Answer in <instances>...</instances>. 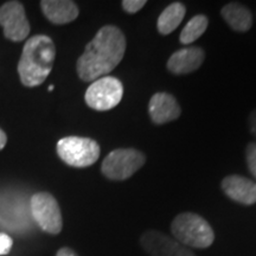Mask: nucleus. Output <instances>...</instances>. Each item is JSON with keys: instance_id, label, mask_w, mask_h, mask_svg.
I'll return each mask as SVG.
<instances>
[{"instance_id": "nucleus-7", "label": "nucleus", "mask_w": 256, "mask_h": 256, "mask_svg": "<svg viewBox=\"0 0 256 256\" xmlns=\"http://www.w3.org/2000/svg\"><path fill=\"white\" fill-rule=\"evenodd\" d=\"M31 214L38 226L48 234L57 235L63 226L62 214L58 203L52 194L48 192H38L30 202Z\"/></svg>"}, {"instance_id": "nucleus-1", "label": "nucleus", "mask_w": 256, "mask_h": 256, "mask_svg": "<svg viewBox=\"0 0 256 256\" xmlns=\"http://www.w3.org/2000/svg\"><path fill=\"white\" fill-rule=\"evenodd\" d=\"M126 37L119 28L106 25L86 46L78 60V74L82 81H96L116 68L126 52Z\"/></svg>"}, {"instance_id": "nucleus-19", "label": "nucleus", "mask_w": 256, "mask_h": 256, "mask_svg": "<svg viewBox=\"0 0 256 256\" xmlns=\"http://www.w3.org/2000/svg\"><path fill=\"white\" fill-rule=\"evenodd\" d=\"M14 241L8 234L0 232V255H8L11 250Z\"/></svg>"}, {"instance_id": "nucleus-5", "label": "nucleus", "mask_w": 256, "mask_h": 256, "mask_svg": "<svg viewBox=\"0 0 256 256\" xmlns=\"http://www.w3.org/2000/svg\"><path fill=\"white\" fill-rule=\"evenodd\" d=\"M146 162V156L136 148H118L112 151L102 162L104 177L112 180L130 178Z\"/></svg>"}, {"instance_id": "nucleus-15", "label": "nucleus", "mask_w": 256, "mask_h": 256, "mask_svg": "<svg viewBox=\"0 0 256 256\" xmlns=\"http://www.w3.org/2000/svg\"><path fill=\"white\" fill-rule=\"evenodd\" d=\"M185 12H186V8H185V5L182 4V2L170 4L158 18L156 28H158L159 34H162V36H166V34L174 32L183 22Z\"/></svg>"}, {"instance_id": "nucleus-10", "label": "nucleus", "mask_w": 256, "mask_h": 256, "mask_svg": "<svg viewBox=\"0 0 256 256\" xmlns=\"http://www.w3.org/2000/svg\"><path fill=\"white\" fill-rule=\"evenodd\" d=\"M150 116L156 124H164L180 116V106L174 96L168 92H156L150 100Z\"/></svg>"}, {"instance_id": "nucleus-21", "label": "nucleus", "mask_w": 256, "mask_h": 256, "mask_svg": "<svg viewBox=\"0 0 256 256\" xmlns=\"http://www.w3.org/2000/svg\"><path fill=\"white\" fill-rule=\"evenodd\" d=\"M56 256H78V255L76 254V252H74L72 249H70V248H62V249H60L58 252H57Z\"/></svg>"}, {"instance_id": "nucleus-22", "label": "nucleus", "mask_w": 256, "mask_h": 256, "mask_svg": "<svg viewBox=\"0 0 256 256\" xmlns=\"http://www.w3.org/2000/svg\"><path fill=\"white\" fill-rule=\"evenodd\" d=\"M6 142H8V136H6V134H5L4 130H2V128H0V151H2V150L4 148L5 145H6Z\"/></svg>"}, {"instance_id": "nucleus-17", "label": "nucleus", "mask_w": 256, "mask_h": 256, "mask_svg": "<svg viewBox=\"0 0 256 256\" xmlns=\"http://www.w3.org/2000/svg\"><path fill=\"white\" fill-rule=\"evenodd\" d=\"M246 158H247L249 171H250V174L256 178V144L255 142H250L247 146Z\"/></svg>"}, {"instance_id": "nucleus-14", "label": "nucleus", "mask_w": 256, "mask_h": 256, "mask_svg": "<svg viewBox=\"0 0 256 256\" xmlns=\"http://www.w3.org/2000/svg\"><path fill=\"white\" fill-rule=\"evenodd\" d=\"M220 14L229 26L238 32L248 31L252 25V12L238 2L226 4L220 11Z\"/></svg>"}, {"instance_id": "nucleus-4", "label": "nucleus", "mask_w": 256, "mask_h": 256, "mask_svg": "<svg viewBox=\"0 0 256 256\" xmlns=\"http://www.w3.org/2000/svg\"><path fill=\"white\" fill-rule=\"evenodd\" d=\"M57 153L69 166L88 168L98 162L100 146L90 138L66 136L57 142Z\"/></svg>"}, {"instance_id": "nucleus-12", "label": "nucleus", "mask_w": 256, "mask_h": 256, "mask_svg": "<svg viewBox=\"0 0 256 256\" xmlns=\"http://www.w3.org/2000/svg\"><path fill=\"white\" fill-rule=\"evenodd\" d=\"M224 194L230 200L243 206H252L256 203V183L238 174H232L222 180Z\"/></svg>"}, {"instance_id": "nucleus-9", "label": "nucleus", "mask_w": 256, "mask_h": 256, "mask_svg": "<svg viewBox=\"0 0 256 256\" xmlns=\"http://www.w3.org/2000/svg\"><path fill=\"white\" fill-rule=\"evenodd\" d=\"M140 242L150 256H196L186 246L156 230L144 232Z\"/></svg>"}, {"instance_id": "nucleus-16", "label": "nucleus", "mask_w": 256, "mask_h": 256, "mask_svg": "<svg viewBox=\"0 0 256 256\" xmlns=\"http://www.w3.org/2000/svg\"><path fill=\"white\" fill-rule=\"evenodd\" d=\"M209 24V19L206 16L198 14L194 16L188 23L185 25V28L182 31L179 40L182 44H191L194 40H197L202 34H204Z\"/></svg>"}, {"instance_id": "nucleus-11", "label": "nucleus", "mask_w": 256, "mask_h": 256, "mask_svg": "<svg viewBox=\"0 0 256 256\" xmlns=\"http://www.w3.org/2000/svg\"><path fill=\"white\" fill-rule=\"evenodd\" d=\"M206 58V52L200 46H188L176 51L168 60V69L174 75H185L196 72Z\"/></svg>"}, {"instance_id": "nucleus-18", "label": "nucleus", "mask_w": 256, "mask_h": 256, "mask_svg": "<svg viewBox=\"0 0 256 256\" xmlns=\"http://www.w3.org/2000/svg\"><path fill=\"white\" fill-rule=\"evenodd\" d=\"M146 5V0H124L122 8L127 14H136Z\"/></svg>"}, {"instance_id": "nucleus-2", "label": "nucleus", "mask_w": 256, "mask_h": 256, "mask_svg": "<svg viewBox=\"0 0 256 256\" xmlns=\"http://www.w3.org/2000/svg\"><path fill=\"white\" fill-rule=\"evenodd\" d=\"M56 58V46L46 34H36L25 43L18 63L20 81L26 87H37L52 70Z\"/></svg>"}, {"instance_id": "nucleus-23", "label": "nucleus", "mask_w": 256, "mask_h": 256, "mask_svg": "<svg viewBox=\"0 0 256 256\" xmlns=\"http://www.w3.org/2000/svg\"><path fill=\"white\" fill-rule=\"evenodd\" d=\"M54 90V86H50L49 87V92H52Z\"/></svg>"}, {"instance_id": "nucleus-3", "label": "nucleus", "mask_w": 256, "mask_h": 256, "mask_svg": "<svg viewBox=\"0 0 256 256\" xmlns=\"http://www.w3.org/2000/svg\"><path fill=\"white\" fill-rule=\"evenodd\" d=\"M171 232L176 240L186 247L208 248L215 240L210 224L194 212H184L176 217L171 224Z\"/></svg>"}, {"instance_id": "nucleus-13", "label": "nucleus", "mask_w": 256, "mask_h": 256, "mask_svg": "<svg viewBox=\"0 0 256 256\" xmlns=\"http://www.w3.org/2000/svg\"><path fill=\"white\" fill-rule=\"evenodd\" d=\"M42 11L52 24H68L78 17V8L72 0H43Z\"/></svg>"}, {"instance_id": "nucleus-6", "label": "nucleus", "mask_w": 256, "mask_h": 256, "mask_svg": "<svg viewBox=\"0 0 256 256\" xmlns=\"http://www.w3.org/2000/svg\"><path fill=\"white\" fill-rule=\"evenodd\" d=\"M124 86L120 80L104 76L89 86L84 95L86 104L92 110L104 112L116 107L122 100Z\"/></svg>"}, {"instance_id": "nucleus-20", "label": "nucleus", "mask_w": 256, "mask_h": 256, "mask_svg": "<svg viewBox=\"0 0 256 256\" xmlns=\"http://www.w3.org/2000/svg\"><path fill=\"white\" fill-rule=\"evenodd\" d=\"M249 126H250L252 133L256 136V110L252 112L249 116Z\"/></svg>"}, {"instance_id": "nucleus-8", "label": "nucleus", "mask_w": 256, "mask_h": 256, "mask_svg": "<svg viewBox=\"0 0 256 256\" xmlns=\"http://www.w3.org/2000/svg\"><path fill=\"white\" fill-rule=\"evenodd\" d=\"M0 25L4 28V34L12 42H22L30 34L24 6L19 2H5L0 8Z\"/></svg>"}]
</instances>
